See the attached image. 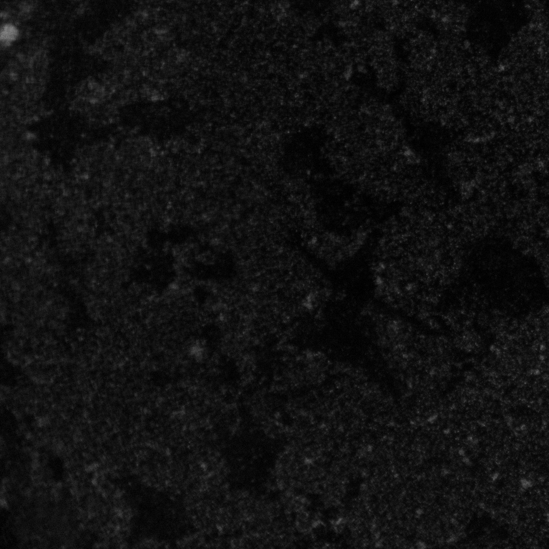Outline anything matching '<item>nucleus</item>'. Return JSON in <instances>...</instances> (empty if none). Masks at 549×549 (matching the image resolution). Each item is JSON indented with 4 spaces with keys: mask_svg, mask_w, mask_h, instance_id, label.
Returning a JSON list of instances; mask_svg holds the SVG:
<instances>
[{
    "mask_svg": "<svg viewBox=\"0 0 549 549\" xmlns=\"http://www.w3.org/2000/svg\"><path fill=\"white\" fill-rule=\"evenodd\" d=\"M16 32H17L16 29L13 26L10 25L6 26L4 28L3 32H2V33L4 34V35L2 36V37H3L4 39H7L8 38L12 39V37H13L16 36V33L12 34L11 33Z\"/></svg>",
    "mask_w": 549,
    "mask_h": 549,
    "instance_id": "1",
    "label": "nucleus"
}]
</instances>
